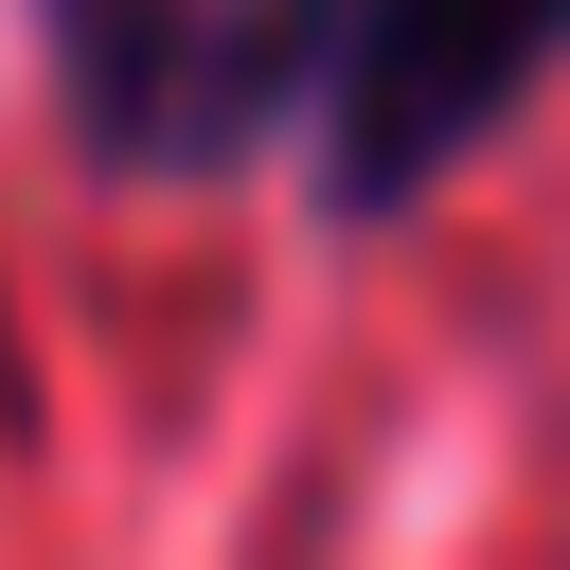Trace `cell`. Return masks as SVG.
<instances>
[{
    "mask_svg": "<svg viewBox=\"0 0 570 570\" xmlns=\"http://www.w3.org/2000/svg\"><path fill=\"white\" fill-rule=\"evenodd\" d=\"M338 0H36L53 107L107 178H249L321 89Z\"/></svg>",
    "mask_w": 570,
    "mask_h": 570,
    "instance_id": "1",
    "label": "cell"
},
{
    "mask_svg": "<svg viewBox=\"0 0 570 570\" xmlns=\"http://www.w3.org/2000/svg\"><path fill=\"white\" fill-rule=\"evenodd\" d=\"M552 71H570V0H338L321 89H303V125H321V196H338V214H410V196H445Z\"/></svg>",
    "mask_w": 570,
    "mask_h": 570,
    "instance_id": "2",
    "label": "cell"
}]
</instances>
